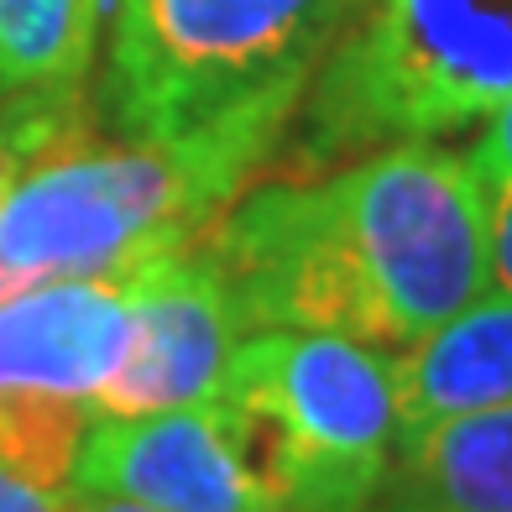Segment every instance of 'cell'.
<instances>
[{"instance_id":"6","label":"cell","mask_w":512,"mask_h":512,"mask_svg":"<svg viewBox=\"0 0 512 512\" xmlns=\"http://www.w3.org/2000/svg\"><path fill=\"white\" fill-rule=\"evenodd\" d=\"M68 492L147 512H283L220 398L162 413H95Z\"/></svg>"},{"instance_id":"10","label":"cell","mask_w":512,"mask_h":512,"mask_svg":"<svg viewBox=\"0 0 512 512\" xmlns=\"http://www.w3.org/2000/svg\"><path fill=\"white\" fill-rule=\"evenodd\" d=\"M366 512H512V403L398 434Z\"/></svg>"},{"instance_id":"12","label":"cell","mask_w":512,"mask_h":512,"mask_svg":"<svg viewBox=\"0 0 512 512\" xmlns=\"http://www.w3.org/2000/svg\"><path fill=\"white\" fill-rule=\"evenodd\" d=\"M95 403L84 398H0V465L21 481L68 492Z\"/></svg>"},{"instance_id":"14","label":"cell","mask_w":512,"mask_h":512,"mask_svg":"<svg viewBox=\"0 0 512 512\" xmlns=\"http://www.w3.org/2000/svg\"><path fill=\"white\" fill-rule=\"evenodd\" d=\"M0 512H79V497L32 486V481H21L11 465H0Z\"/></svg>"},{"instance_id":"5","label":"cell","mask_w":512,"mask_h":512,"mask_svg":"<svg viewBox=\"0 0 512 512\" xmlns=\"http://www.w3.org/2000/svg\"><path fill=\"white\" fill-rule=\"evenodd\" d=\"M215 398L246 434L283 512H366L403 434L398 366L345 335L256 330Z\"/></svg>"},{"instance_id":"11","label":"cell","mask_w":512,"mask_h":512,"mask_svg":"<svg viewBox=\"0 0 512 512\" xmlns=\"http://www.w3.org/2000/svg\"><path fill=\"white\" fill-rule=\"evenodd\" d=\"M403 434L434 418L512 403V288L476 293L460 314L392 356Z\"/></svg>"},{"instance_id":"8","label":"cell","mask_w":512,"mask_h":512,"mask_svg":"<svg viewBox=\"0 0 512 512\" xmlns=\"http://www.w3.org/2000/svg\"><path fill=\"white\" fill-rule=\"evenodd\" d=\"M126 335V277H63L0 298V398L95 403L126 356Z\"/></svg>"},{"instance_id":"3","label":"cell","mask_w":512,"mask_h":512,"mask_svg":"<svg viewBox=\"0 0 512 512\" xmlns=\"http://www.w3.org/2000/svg\"><path fill=\"white\" fill-rule=\"evenodd\" d=\"M512 100V0H356L288 126V173L450 142Z\"/></svg>"},{"instance_id":"17","label":"cell","mask_w":512,"mask_h":512,"mask_svg":"<svg viewBox=\"0 0 512 512\" xmlns=\"http://www.w3.org/2000/svg\"><path fill=\"white\" fill-rule=\"evenodd\" d=\"M79 512H147V507H131V502H105V497H79Z\"/></svg>"},{"instance_id":"13","label":"cell","mask_w":512,"mask_h":512,"mask_svg":"<svg viewBox=\"0 0 512 512\" xmlns=\"http://www.w3.org/2000/svg\"><path fill=\"white\" fill-rule=\"evenodd\" d=\"M471 152H476V168L486 173V183H492V194L502 183H512V100L481 126V142Z\"/></svg>"},{"instance_id":"16","label":"cell","mask_w":512,"mask_h":512,"mask_svg":"<svg viewBox=\"0 0 512 512\" xmlns=\"http://www.w3.org/2000/svg\"><path fill=\"white\" fill-rule=\"evenodd\" d=\"M27 162H32V147L21 142V136H16L6 121H0V194L11 189V183H16V173L27 168Z\"/></svg>"},{"instance_id":"4","label":"cell","mask_w":512,"mask_h":512,"mask_svg":"<svg viewBox=\"0 0 512 512\" xmlns=\"http://www.w3.org/2000/svg\"><path fill=\"white\" fill-rule=\"evenodd\" d=\"M351 11L356 0H115L100 110L126 142L298 110Z\"/></svg>"},{"instance_id":"15","label":"cell","mask_w":512,"mask_h":512,"mask_svg":"<svg viewBox=\"0 0 512 512\" xmlns=\"http://www.w3.org/2000/svg\"><path fill=\"white\" fill-rule=\"evenodd\" d=\"M492 283L512 288V183L492 194Z\"/></svg>"},{"instance_id":"7","label":"cell","mask_w":512,"mask_h":512,"mask_svg":"<svg viewBox=\"0 0 512 512\" xmlns=\"http://www.w3.org/2000/svg\"><path fill=\"white\" fill-rule=\"evenodd\" d=\"M126 309V356L100 387L95 413H162L215 398L246 324L209 246L194 236L189 246L126 272Z\"/></svg>"},{"instance_id":"1","label":"cell","mask_w":512,"mask_h":512,"mask_svg":"<svg viewBox=\"0 0 512 512\" xmlns=\"http://www.w3.org/2000/svg\"><path fill=\"white\" fill-rule=\"evenodd\" d=\"M199 241L246 335L319 330L398 356L492 288V183L471 147L392 142L241 189Z\"/></svg>"},{"instance_id":"9","label":"cell","mask_w":512,"mask_h":512,"mask_svg":"<svg viewBox=\"0 0 512 512\" xmlns=\"http://www.w3.org/2000/svg\"><path fill=\"white\" fill-rule=\"evenodd\" d=\"M105 0H0V121L32 157L79 126Z\"/></svg>"},{"instance_id":"2","label":"cell","mask_w":512,"mask_h":512,"mask_svg":"<svg viewBox=\"0 0 512 512\" xmlns=\"http://www.w3.org/2000/svg\"><path fill=\"white\" fill-rule=\"evenodd\" d=\"M293 110L262 105L178 142L42 147L0 194V298L63 277H126L189 246L283 147Z\"/></svg>"}]
</instances>
